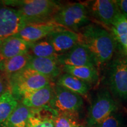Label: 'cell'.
Here are the masks:
<instances>
[{
    "mask_svg": "<svg viewBox=\"0 0 127 127\" xmlns=\"http://www.w3.org/2000/svg\"><path fill=\"white\" fill-rule=\"evenodd\" d=\"M78 32L80 36V43L90 52L96 68L112 60L118 44L111 32L93 24L86 25Z\"/></svg>",
    "mask_w": 127,
    "mask_h": 127,
    "instance_id": "cell-1",
    "label": "cell"
},
{
    "mask_svg": "<svg viewBox=\"0 0 127 127\" xmlns=\"http://www.w3.org/2000/svg\"><path fill=\"white\" fill-rule=\"evenodd\" d=\"M2 2L18 10L27 24L52 20L61 7L58 1L52 0H10Z\"/></svg>",
    "mask_w": 127,
    "mask_h": 127,
    "instance_id": "cell-2",
    "label": "cell"
},
{
    "mask_svg": "<svg viewBox=\"0 0 127 127\" xmlns=\"http://www.w3.org/2000/svg\"><path fill=\"white\" fill-rule=\"evenodd\" d=\"M9 91L17 100L25 94L44 88L51 84L50 78L26 67L8 78Z\"/></svg>",
    "mask_w": 127,
    "mask_h": 127,
    "instance_id": "cell-3",
    "label": "cell"
},
{
    "mask_svg": "<svg viewBox=\"0 0 127 127\" xmlns=\"http://www.w3.org/2000/svg\"><path fill=\"white\" fill-rule=\"evenodd\" d=\"M52 20L66 29L76 32L88 25V9L82 3L75 2L61 6Z\"/></svg>",
    "mask_w": 127,
    "mask_h": 127,
    "instance_id": "cell-4",
    "label": "cell"
},
{
    "mask_svg": "<svg viewBox=\"0 0 127 127\" xmlns=\"http://www.w3.org/2000/svg\"><path fill=\"white\" fill-rule=\"evenodd\" d=\"M107 82L112 96L121 102H127V57H118L109 62Z\"/></svg>",
    "mask_w": 127,
    "mask_h": 127,
    "instance_id": "cell-5",
    "label": "cell"
},
{
    "mask_svg": "<svg viewBox=\"0 0 127 127\" xmlns=\"http://www.w3.org/2000/svg\"><path fill=\"white\" fill-rule=\"evenodd\" d=\"M117 108V103L108 89H101L89 108L87 121L88 126L97 127L111 114L116 112Z\"/></svg>",
    "mask_w": 127,
    "mask_h": 127,
    "instance_id": "cell-6",
    "label": "cell"
},
{
    "mask_svg": "<svg viewBox=\"0 0 127 127\" xmlns=\"http://www.w3.org/2000/svg\"><path fill=\"white\" fill-rule=\"evenodd\" d=\"M83 105V98L81 95L57 84L54 85V94L49 107L57 112L79 115Z\"/></svg>",
    "mask_w": 127,
    "mask_h": 127,
    "instance_id": "cell-7",
    "label": "cell"
},
{
    "mask_svg": "<svg viewBox=\"0 0 127 127\" xmlns=\"http://www.w3.org/2000/svg\"><path fill=\"white\" fill-rule=\"evenodd\" d=\"M27 24L18 10L0 1V42L18 34Z\"/></svg>",
    "mask_w": 127,
    "mask_h": 127,
    "instance_id": "cell-8",
    "label": "cell"
},
{
    "mask_svg": "<svg viewBox=\"0 0 127 127\" xmlns=\"http://www.w3.org/2000/svg\"><path fill=\"white\" fill-rule=\"evenodd\" d=\"M65 29L52 20L40 23L28 24L15 35L30 44L45 38L55 32Z\"/></svg>",
    "mask_w": 127,
    "mask_h": 127,
    "instance_id": "cell-9",
    "label": "cell"
},
{
    "mask_svg": "<svg viewBox=\"0 0 127 127\" xmlns=\"http://www.w3.org/2000/svg\"><path fill=\"white\" fill-rule=\"evenodd\" d=\"M57 59L61 66H94L96 67L92 55L86 47L80 42L70 50L61 55H57Z\"/></svg>",
    "mask_w": 127,
    "mask_h": 127,
    "instance_id": "cell-10",
    "label": "cell"
},
{
    "mask_svg": "<svg viewBox=\"0 0 127 127\" xmlns=\"http://www.w3.org/2000/svg\"><path fill=\"white\" fill-rule=\"evenodd\" d=\"M92 15L107 26H111L121 12L114 0H95L89 7Z\"/></svg>",
    "mask_w": 127,
    "mask_h": 127,
    "instance_id": "cell-11",
    "label": "cell"
},
{
    "mask_svg": "<svg viewBox=\"0 0 127 127\" xmlns=\"http://www.w3.org/2000/svg\"><path fill=\"white\" fill-rule=\"evenodd\" d=\"M47 38L58 55L65 53L80 42L78 32L67 29L55 32Z\"/></svg>",
    "mask_w": 127,
    "mask_h": 127,
    "instance_id": "cell-12",
    "label": "cell"
},
{
    "mask_svg": "<svg viewBox=\"0 0 127 127\" xmlns=\"http://www.w3.org/2000/svg\"><path fill=\"white\" fill-rule=\"evenodd\" d=\"M57 57L39 58L32 57L27 67L45 76L52 81L53 79L58 78L63 71L62 66L58 63Z\"/></svg>",
    "mask_w": 127,
    "mask_h": 127,
    "instance_id": "cell-13",
    "label": "cell"
},
{
    "mask_svg": "<svg viewBox=\"0 0 127 127\" xmlns=\"http://www.w3.org/2000/svg\"><path fill=\"white\" fill-rule=\"evenodd\" d=\"M54 94L52 84L35 91L26 93L21 98V104L31 109L41 108L49 106Z\"/></svg>",
    "mask_w": 127,
    "mask_h": 127,
    "instance_id": "cell-14",
    "label": "cell"
},
{
    "mask_svg": "<svg viewBox=\"0 0 127 127\" xmlns=\"http://www.w3.org/2000/svg\"><path fill=\"white\" fill-rule=\"evenodd\" d=\"M30 44L17 35H12L0 42V63L17 55L27 53Z\"/></svg>",
    "mask_w": 127,
    "mask_h": 127,
    "instance_id": "cell-15",
    "label": "cell"
},
{
    "mask_svg": "<svg viewBox=\"0 0 127 127\" xmlns=\"http://www.w3.org/2000/svg\"><path fill=\"white\" fill-rule=\"evenodd\" d=\"M56 111L47 107L31 109L26 127H54V118Z\"/></svg>",
    "mask_w": 127,
    "mask_h": 127,
    "instance_id": "cell-16",
    "label": "cell"
},
{
    "mask_svg": "<svg viewBox=\"0 0 127 127\" xmlns=\"http://www.w3.org/2000/svg\"><path fill=\"white\" fill-rule=\"evenodd\" d=\"M62 71L64 73L72 75L91 86L99 81V74L94 66H73L64 65L62 66Z\"/></svg>",
    "mask_w": 127,
    "mask_h": 127,
    "instance_id": "cell-17",
    "label": "cell"
},
{
    "mask_svg": "<svg viewBox=\"0 0 127 127\" xmlns=\"http://www.w3.org/2000/svg\"><path fill=\"white\" fill-rule=\"evenodd\" d=\"M32 57L29 52H27L2 61L0 63V71L8 79L11 75L26 68Z\"/></svg>",
    "mask_w": 127,
    "mask_h": 127,
    "instance_id": "cell-18",
    "label": "cell"
},
{
    "mask_svg": "<svg viewBox=\"0 0 127 127\" xmlns=\"http://www.w3.org/2000/svg\"><path fill=\"white\" fill-rule=\"evenodd\" d=\"M55 84L81 96L87 95L91 88L90 85L67 73L61 74L57 78Z\"/></svg>",
    "mask_w": 127,
    "mask_h": 127,
    "instance_id": "cell-19",
    "label": "cell"
},
{
    "mask_svg": "<svg viewBox=\"0 0 127 127\" xmlns=\"http://www.w3.org/2000/svg\"><path fill=\"white\" fill-rule=\"evenodd\" d=\"M31 113V108L18 104L3 127H26Z\"/></svg>",
    "mask_w": 127,
    "mask_h": 127,
    "instance_id": "cell-20",
    "label": "cell"
},
{
    "mask_svg": "<svg viewBox=\"0 0 127 127\" xmlns=\"http://www.w3.org/2000/svg\"><path fill=\"white\" fill-rule=\"evenodd\" d=\"M111 33L124 50L127 47V18L121 13L111 26Z\"/></svg>",
    "mask_w": 127,
    "mask_h": 127,
    "instance_id": "cell-21",
    "label": "cell"
},
{
    "mask_svg": "<svg viewBox=\"0 0 127 127\" xmlns=\"http://www.w3.org/2000/svg\"><path fill=\"white\" fill-rule=\"evenodd\" d=\"M18 104V100L10 91L5 92L0 96V127H4Z\"/></svg>",
    "mask_w": 127,
    "mask_h": 127,
    "instance_id": "cell-22",
    "label": "cell"
},
{
    "mask_svg": "<svg viewBox=\"0 0 127 127\" xmlns=\"http://www.w3.org/2000/svg\"><path fill=\"white\" fill-rule=\"evenodd\" d=\"M28 52L32 57L39 58L57 57L58 55L55 53L53 47L47 37L32 43H30Z\"/></svg>",
    "mask_w": 127,
    "mask_h": 127,
    "instance_id": "cell-23",
    "label": "cell"
},
{
    "mask_svg": "<svg viewBox=\"0 0 127 127\" xmlns=\"http://www.w3.org/2000/svg\"><path fill=\"white\" fill-rule=\"evenodd\" d=\"M78 115L69 113H58L54 118V127H79Z\"/></svg>",
    "mask_w": 127,
    "mask_h": 127,
    "instance_id": "cell-24",
    "label": "cell"
},
{
    "mask_svg": "<svg viewBox=\"0 0 127 127\" xmlns=\"http://www.w3.org/2000/svg\"><path fill=\"white\" fill-rule=\"evenodd\" d=\"M123 123V116L116 111L105 119L97 127H121Z\"/></svg>",
    "mask_w": 127,
    "mask_h": 127,
    "instance_id": "cell-25",
    "label": "cell"
},
{
    "mask_svg": "<svg viewBox=\"0 0 127 127\" xmlns=\"http://www.w3.org/2000/svg\"><path fill=\"white\" fill-rule=\"evenodd\" d=\"M8 91H9L8 80L5 75L0 71V96Z\"/></svg>",
    "mask_w": 127,
    "mask_h": 127,
    "instance_id": "cell-26",
    "label": "cell"
},
{
    "mask_svg": "<svg viewBox=\"0 0 127 127\" xmlns=\"http://www.w3.org/2000/svg\"><path fill=\"white\" fill-rule=\"evenodd\" d=\"M121 13L127 18V0H115Z\"/></svg>",
    "mask_w": 127,
    "mask_h": 127,
    "instance_id": "cell-27",
    "label": "cell"
},
{
    "mask_svg": "<svg viewBox=\"0 0 127 127\" xmlns=\"http://www.w3.org/2000/svg\"><path fill=\"white\" fill-rule=\"evenodd\" d=\"M124 51H125V53H126L127 54V47L125 48V50H124Z\"/></svg>",
    "mask_w": 127,
    "mask_h": 127,
    "instance_id": "cell-28",
    "label": "cell"
},
{
    "mask_svg": "<svg viewBox=\"0 0 127 127\" xmlns=\"http://www.w3.org/2000/svg\"><path fill=\"white\" fill-rule=\"evenodd\" d=\"M79 127H84V126H82V125H81V126H80Z\"/></svg>",
    "mask_w": 127,
    "mask_h": 127,
    "instance_id": "cell-29",
    "label": "cell"
}]
</instances>
